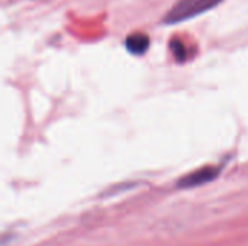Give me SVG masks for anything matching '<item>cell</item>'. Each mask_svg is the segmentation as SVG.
Masks as SVG:
<instances>
[{"mask_svg":"<svg viewBox=\"0 0 248 246\" xmlns=\"http://www.w3.org/2000/svg\"><path fill=\"white\" fill-rule=\"evenodd\" d=\"M125 45L129 52H132L135 55H141V54L147 52V49L150 46V38L142 32H135L126 38Z\"/></svg>","mask_w":248,"mask_h":246,"instance_id":"3957f363","label":"cell"},{"mask_svg":"<svg viewBox=\"0 0 248 246\" xmlns=\"http://www.w3.org/2000/svg\"><path fill=\"white\" fill-rule=\"evenodd\" d=\"M224 0H179L163 17V22L167 25L179 23L187 19H192L198 14L205 13L206 10L215 7Z\"/></svg>","mask_w":248,"mask_h":246,"instance_id":"6da1fadb","label":"cell"},{"mask_svg":"<svg viewBox=\"0 0 248 246\" xmlns=\"http://www.w3.org/2000/svg\"><path fill=\"white\" fill-rule=\"evenodd\" d=\"M170 48H171V52H173V55H174V58L177 61H185L186 59V48L179 39H173L171 43H170Z\"/></svg>","mask_w":248,"mask_h":246,"instance_id":"277c9868","label":"cell"},{"mask_svg":"<svg viewBox=\"0 0 248 246\" xmlns=\"http://www.w3.org/2000/svg\"><path fill=\"white\" fill-rule=\"evenodd\" d=\"M219 174V168L218 167H203L198 171H193L187 175H185L183 178L179 180L177 186L180 188H192L196 186H202L206 184L212 180H215Z\"/></svg>","mask_w":248,"mask_h":246,"instance_id":"7a4b0ae2","label":"cell"}]
</instances>
